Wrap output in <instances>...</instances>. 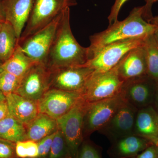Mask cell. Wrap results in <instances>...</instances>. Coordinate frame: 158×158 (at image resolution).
I'll return each instance as SVG.
<instances>
[{
    "label": "cell",
    "instance_id": "cell-37",
    "mask_svg": "<svg viewBox=\"0 0 158 158\" xmlns=\"http://www.w3.org/2000/svg\"><path fill=\"white\" fill-rule=\"evenodd\" d=\"M6 101V96L2 92L0 91V102Z\"/></svg>",
    "mask_w": 158,
    "mask_h": 158
},
{
    "label": "cell",
    "instance_id": "cell-24",
    "mask_svg": "<svg viewBox=\"0 0 158 158\" xmlns=\"http://www.w3.org/2000/svg\"><path fill=\"white\" fill-rule=\"evenodd\" d=\"M16 155L19 158H37L39 157L37 142L30 140L15 143Z\"/></svg>",
    "mask_w": 158,
    "mask_h": 158
},
{
    "label": "cell",
    "instance_id": "cell-30",
    "mask_svg": "<svg viewBox=\"0 0 158 158\" xmlns=\"http://www.w3.org/2000/svg\"><path fill=\"white\" fill-rule=\"evenodd\" d=\"M128 0H115V2L111 9L110 15L108 17L109 25L118 21L119 11L123 6Z\"/></svg>",
    "mask_w": 158,
    "mask_h": 158
},
{
    "label": "cell",
    "instance_id": "cell-3",
    "mask_svg": "<svg viewBox=\"0 0 158 158\" xmlns=\"http://www.w3.org/2000/svg\"><path fill=\"white\" fill-rule=\"evenodd\" d=\"M77 4L76 0H35L18 44L47 26L66 8Z\"/></svg>",
    "mask_w": 158,
    "mask_h": 158
},
{
    "label": "cell",
    "instance_id": "cell-19",
    "mask_svg": "<svg viewBox=\"0 0 158 158\" xmlns=\"http://www.w3.org/2000/svg\"><path fill=\"white\" fill-rule=\"evenodd\" d=\"M27 140L38 142L58 130L57 120L46 114L39 113L26 127Z\"/></svg>",
    "mask_w": 158,
    "mask_h": 158
},
{
    "label": "cell",
    "instance_id": "cell-32",
    "mask_svg": "<svg viewBox=\"0 0 158 158\" xmlns=\"http://www.w3.org/2000/svg\"><path fill=\"white\" fill-rule=\"evenodd\" d=\"M145 4L143 6V17L145 20L150 23L153 17L152 12L153 5L155 2V0H145Z\"/></svg>",
    "mask_w": 158,
    "mask_h": 158
},
{
    "label": "cell",
    "instance_id": "cell-9",
    "mask_svg": "<svg viewBox=\"0 0 158 158\" xmlns=\"http://www.w3.org/2000/svg\"><path fill=\"white\" fill-rule=\"evenodd\" d=\"M51 71L45 65L37 63L21 79L15 93L38 102L50 88Z\"/></svg>",
    "mask_w": 158,
    "mask_h": 158
},
{
    "label": "cell",
    "instance_id": "cell-31",
    "mask_svg": "<svg viewBox=\"0 0 158 158\" xmlns=\"http://www.w3.org/2000/svg\"><path fill=\"white\" fill-rule=\"evenodd\" d=\"M136 158H158V147L155 144H152L141 152Z\"/></svg>",
    "mask_w": 158,
    "mask_h": 158
},
{
    "label": "cell",
    "instance_id": "cell-10",
    "mask_svg": "<svg viewBox=\"0 0 158 158\" xmlns=\"http://www.w3.org/2000/svg\"><path fill=\"white\" fill-rule=\"evenodd\" d=\"M81 98L79 92L49 88L37 102L39 113L57 120L68 113Z\"/></svg>",
    "mask_w": 158,
    "mask_h": 158
},
{
    "label": "cell",
    "instance_id": "cell-34",
    "mask_svg": "<svg viewBox=\"0 0 158 158\" xmlns=\"http://www.w3.org/2000/svg\"><path fill=\"white\" fill-rule=\"evenodd\" d=\"M150 23L156 26L153 35L158 44V17L157 16H156L155 17L153 16V17L151 20Z\"/></svg>",
    "mask_w": 158,
    "mask_h": 158
},
{
    "label": "cell",
    "instance_id": "cell-17",
    "mask_svg": "<svg viewBox=\"0 0 158 158\" xmlns=\"http://www.w3.org/2000/svg\"><path fill=\"white\" fill-rule=\"evenodd\" d=\"M134 135L158 144V113L153 106L138 110Z\"/></svg>",
    "mask_w": 158,
    "mask_h": 158
},
{
    "label": "cell",
    "instance_id": "cell-7",
    "mask_svg": "<svg viewBox=\"0 0 158 158\" xmlns=\"http://www.w3.org/2000/svg\"><path fill=\"white\" fill-rule=\"evenodd\" d=\"M62 12L47 26L18 44L26 55L38 63L46 64Z\"/></svg>",
    "mask_w": 158,
    "mask_h": 158
},
{
    "label": "cell",
    "instance_id": "cell-2",
    "mask_svg": "<svg viewBox=\"0 0 158 158\" xmlns=\"http://www.w3.org/2000/svg\"><path fill=\"white\" fill-rule=\"evenodd\" d=\"M88 60V47L80 45L72 32L68 7L62 12L46 65L52 70L82 66Z\"/></svg>",
    "mask_w": 158,
    "mask_h": 158
},
{
    "label": "cell",
    "instance_id": "cell-43",
    "mask_svg": "<svg viewBox=\"0 0 158 158\" xmlns=\"http://www.w3.org/2000/svg\"><path fill=\"white\" fill-rule=\"evenodd\" d=\"M157 146H158V145H157Z\"/></svg>",
    "mask_w": 158,
    "mask_h": 158
},
{
    "label": "cell",
    "instance_id": "cell-21",
    "mask_svg": "<svg viewBox=\"0 0 158 158\" xmlns=\"http://www.w3.org/2000/svg\"><path fill=\"white\" fill-rule=\"evenodd\" d=\"M0 138L15 143L26 140V127L8 114L0 121Z\"/></svg>",
    "mask_w": 158,
    "mask_h": 158
},
{
    "label": "cell",
    "instance_id": "cell-22",
    "mask_svg": "<svg viewBox=\"0 0 158 158\" xmlns=\"http://www.w3.org/2000/svg\"><path fill=\"white\" fill-rule=\"evenodd\" d=\"M15 30L9 22L2 24L0 31V62H6L14 53L17 45Z\"/></svg>",
    "mask_w": 158,
    "mask_h": 158
},
{
    "label": "cell",
    "instance_id": "cell-5",
    "mask_svg": "<svg viewBox=\"0 0 158 158\" xmlns=\"http://www.w3.org/2000/svg\"><path fill=\"white\" fill-rule=\"evenodd\" d=\"M117 64L107 71L94 72L81 94L82 98L92 103L121 93L125 81L118 74Z\"/></svg>",
    "mask_w": 158,
    "mask_h": 158
},
{
    "label": "cell",
    "instance_id": "cell-41",
    "mask_svg": "<svg viewBox=\"0 0 158 158\" xmlns=\"http://www.w3.org/2000/svg\"><path fill=\"white\" fill-rule=\"evenodd\" d=\"M157 1H158V0H155V2H157Z\"/></svg>",
    "mask_w": 158,
    "mask_h": 158
},
{
    "label": "cell",
    "instance_id": "cell-27",
    "mask_svg": "<svg viewBox=\"0 0 158 158\" xmlns=\"http://www.w3.org/2000/svg\"><path fill=\"white\" fill-rule=\"evenodd\" d=\"M0 158H19L15 152V143L0 138Z\"/></svg>",
    "mask_w": 158,
    "mask_h": 158
},
{
    "label": "cell",
    "instance_id": "cell-33",
    "mask_svg": "<svg viewBox=\"0 0 158 158\" xmlns=\"http://www.w3.org/2000/svg\"><path fill=\"white\" fill-rule=\"evenodd\" d=\"M9 114L8 106L6 101L0 102V121Z\"/></svg>",
    "mask_w": 158,
    "mask_h": 158
},
{
    "label": "cell",
    "instance_id": "cell-26",
    "mask_svg": "<svg viewBox=\"0 0 158 158\" xmlns=\"http://www.w3.org/2000/svg\"><path fill=\"white\" fill-rule=\"evenodd\" d=\"M66 148H67L65 138L61 131L58 128L51 145L48 158H62L66 152Z\"/></svg>",
    "mask_w": 158,
    "mask_h": 158
},
{
    "label": "cell",
    "instance_id": "cell-38",
    "mask_svg": "<svg viewBox=\"0 0 158 158\" xmlns=\"http://www.w3.org/2000/svg\"><path fill=\"white\" fill-rule=\"evenodd\" d=\"M2 63L1 62H0V74H1V73L4 71L3 70V69L2 68Z\"/></svg>",
    "mask_w": 158,
    "mask_h": 158
},
{
    "label": "cell",
    "instance_id": "cell-44",
    "mask_svg": "<svg viewBox=\"0 0 158 158\" xmlns=\"http://www.w3.org/2000/svg\"><path fill=\"white\" fill-rule=\"evenodd\" d=\"M1 63H2V62H1Z\"/></svg>",
    "mask_w": 158,
    "mask_h": 158
},
{
    "label": "cell",
    "instance_id": "cell-14",
    "mask_svg": "<svg viewBox=\"0 0 158 158\" xmlns=\"http://www.w3.org/2000/svg\"><path fill=\"white\" fill-rule=\"evenodd\" d=\"M117 65L118 74L124 81L147 76L146 52L143 44L130 51Z\"/></svg>",
    "mask_w": 158,
    "mask_h": 158
},
{
    "label": "cell",
    "instance_id": "cell-23",
    "mask_svg": "<svg viewBox=\"0 0 158 158\" xmlns=\"http://www.w3.org/2000/svg\"><path fill=\"white\" fill-rule=\"evenodd\" d=\"M143 45L146 52L147 75L158 82V44L153 34L145 39Z\"/></svg>",
    "mask_w": 158,
    "mask_h": 158
},
{
    "label": "cell",
    "instance_id": "cell-20",
    "mask_svg": "<svg viewBox=\"0 0 158 158\" xmlns=\"http://www.w3.org/2000/svg\"><path fill=\"white\" fill-rule=\"evenodd\" d=\"M37 63L26 55L17 44L12 56L2 63V67L3 70L21 79L29 69Z\"/></svg>",
    "mask_w": 158,
    "mask_h": 158
},
{
    "label": "cell",
    "instance_id": "cell-6",
    "mask_svg": "<svg viewBox=\"0 0 158 158\" xmlns=\"http://www.w3.org/2000/svg\"><path fill=\"white\" fill-rule=\"evenodd\" d=\"M145 40H129L106 46L82 66L89 67L95 72L107 71L114 68L131 50L143 45Z\"/></svg>",
    "mask_w": 158,
    "mask_h": 158
},
{
    "label": "cell",
    "instance_id": "cell-25",
    "mask_svg": "<svg viewBox=\"0 0 158 158\" xmlns=\"http://www.w3.org/2000/svg\"><path fill=\"white\" fill-rule=\"evenodd\" d=\"M21 79L4 70L0 74V91L5 95L15 93L19 86Z\"/></svg>",
    "mask_w": 158,
    "mask_h": 158
},
{
    "label": "cell",
    "instance_id": "cell-4",
    "mask_svg": "<svg viewBox=\"0 0 158 158\" xmlns=\"http://www.w3.org/2000/svg\"><path fill=\"white\" fill-rule=\"evenodd\" d=\"M88 104L81 98L68 113L56 120L71 158H77L83 141L84 118Z\"/></svg>",
    "mask_w": 158,
    "mask_h": 158
},
{
    "label": "cell",
    "instance_id": "cell-15",
    "mask_svg": "<svg viewBox=\"0 0 158 158\" xmlns=\"http://www.w3.org/2000/svg\"><path fill=\"white\" fill-rule=\"evenodd\" d=\"M6 21L15 30L18 43L32 11L35 0H1Z\"/></svg>",
    "mask_w": 158,
    "mask_h": 158
},
{
    "label": "cell",
    "instance_id": "cell-12",
    "mask_svg": "<svg viewBox=\"0 0 158 158\" xmlns=\"http://www.w3.org/2000/svg\"><path fill=\"white\" fill-rule=\"evenodd\" d=\"M157 82L148 76L125 81L121 93L126 101L139 110L153 106Z\"/></svg>",
    "mask_w": 158,
    "mask_h": 158
},
{
    "label": "cell",
    "instance_id": "cell-35",
    "mask_svg": "<svg viewBox=\"0 0 158 158\" xmlns=\"http://www.w3.org/2000/svg\"><path fill=\"white\" fill-rule=\"evenodd\" d=\"M153 106L158 113V82H157L156 89Z\"/></svg>",
    "mask_w": 158,
    "mask_h": 158
},
{
    "label": "cell",
    "instance_id": "cell-40",
    "mask_svg": "<svg viewBox=\"0 0 158 158\" xmlns=\"http://www.w3.org/2000/svg\"><path fill=\"white\" fill-rule=\"evenodd\" d=\"M2 23H0V31H1V27H2Z\"/></svg>",
    "mask_w": 158,
    "mask_h": 158
},
{
    "label": "cell",
    "instance_id": "cell-16",
    "mask_svg": "<svg viewBox=\"0 0 158 158\" xmlns=\"http://www.w3.org/2000/svg\"><path fill=\"white\" fill-rule=\"evenodd\" d=\"M6 96L9 115L26 127L39 113L37 102L26 98L15 93L9 94Z\"/></svg>",
    "mask_w": 158,
    "mask_h": 158
},
{
    "label": "cell",
    "instance_id": "cell-13",
    "mask_svg": "<svg viewBox=\"0 0 158 158\" xmlns=\"http://www.w3.org/2000/svg\"><path fill=\"white\" fill-rule=\"evenodd\" d=\"M138 109L125 101L99 131L114 141L134 135Z\"/></svg>",
    "mask_w": 158,
    "mask_h": 158
},
{
    "label": "cell",
    "instance_id": "cell-1",
    "mask_svg": "<svg viewBox=\"0 0 158 158\" xmlns=\"http://www.w3.org/2000/svg\"><path fill=\"white\" fill-rule=\"evenodd\" d=\"M143 8V6L135 7L125 19L117 21L105 31L90 36L88 60L110 44L131 39L145 40L153 34L156 26L144 19Z\"/></svg>",
    "mask_w": 158,
    "mask_h": 158
},
{
    "label": "cell",
    "instance_id": "cell-36",
    "mask_svg": "<svg viewBox=\"0 0 158 158\" xmlns=\"http://www.w3.org/2000/svg\"><path fill=\"white\" fill-rule=\"evenodd\" d=\"M6 17H5V13L3 11L2 6V3H1V0H0V23H2L6 21Z\"/></svg>",
    "mask_w": 158,
    "mask_h": 158
},
{
    "label": "cell",
    "instance_id": "cell-18",
    "mask_svg": "<svg viewBox=\"0 0 158 158\" xmlns=\"http://www.w3.org/2000/svg\"><path fill=\"white\" fill-rule=\"evenodd\" d=\"M152 144V142L146 138L130 135L114 141L111 152L115 158L136 157Z\"/></svg>",
    "mask_w": 158,
    "mask_h": 158
},
{
    "label": "cell",
    "instance_id": "cell-29",
    "mask_svg": "<svg viewBox=\"0 0 158 158\" xmlns=\"http://www.w3.org/2000/svg\"><path fill=\"white\" fill-rule=\"evenodd\" d=\"M77 158H101L96 148L89 144H85L78 154Z\"/></svg>",
    "mask_w": 158,
    "mask_h": 158
},
{
    "label": "cell",
    "instance_id": "cell-28",
    "mask_svg": "<svg viewBox=\"0 0 158 158\" xmlns=\"http://www.w3.org/2000/svg\"><path fill=\"white\" fill-rule=\"evenodd\" d=\"M56 131L51 135L44 137L40 141L37 142L38 144V151H39L38 158H45L48 155L49 153L51 145L52 143Z\"/></svg>",
    "mask_w": 158,
    "mask_h": 158
},
{
    "label": "cell",
    "instance_id": "cell-39",
    "mask_svg": "<svg viewBox=\"0 0 158 158\" xmlns=\"http://www.w3.org/2000/svg\"><path fill=\"white\" fill-rule=\"evenodd\" d=\"M65 158H71V156L69 155H68L67 156H66Z\"/></svg>",
    "mask_w": 158,
    "mask_h": 158
},
{
    "label": "cell",
    "instance_id": "cell-8",
    "mask_svg": "<svg viewBox=\"0 0 158 158\" xmlns=\"http://www.w3.org/2000/svg\"><path fill=\"white\" fill-rule=\"evenodd\" d=\"M125 101L121 92L110 98L88 103L84 118V132L89 134L99 131Z\"/></svg>",
    "mask_w": 158,
    "mask_h": 158
},
{
    "label": "cell",
    "instance_id": "cell-42",
    "mask_svg": "<svg viewBox=\"0 0 158 158\" xmlns=\"http://www.w3.org/2000/svg\"><path fill=\"white\" fill-rule=\"evenodd\" d=\"M157 17H158V15H157Z\"/></svg>",
    "mask_w": 158,
    "mask_h": 158
},
{
    "label": "cell",
    "instance_id": "cell-11",
    "mask_svg": "<svg viewBox=\"0 0 158 158\" xmlns=\"http://www.w3.org/2000/svg\"><path fill=\"white\" fill-rule=\"evenodd\" d=\"M51 71L50 88L81 94L94 71L89 67L79 66Z\"/></svg>",
    "mask_w": 158,
    "mask_h": 158
}]
</instances>
